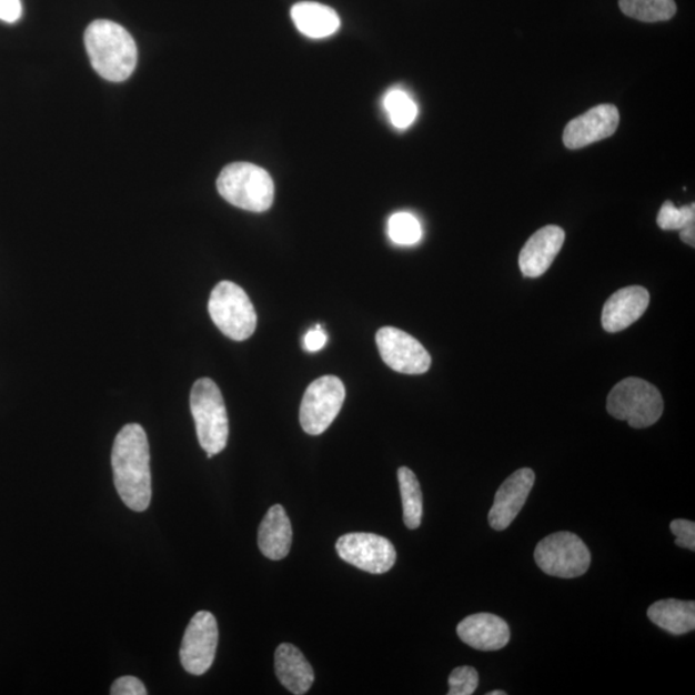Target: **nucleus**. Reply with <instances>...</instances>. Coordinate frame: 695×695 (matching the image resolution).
I'll return each mask as SVG.
<instances>
[{
  "label": "nucleus",
  "mask_w": 695,
  "mask_h": 695,
  "mask_svg": "<svg viewBox=\"0 0 695 695\" xmlns=\"http://www.w3.org/2000/svg\"><path fill=\"white\" fill-rule=\"evenodd\" d=\"M651 302L649 291L643 286H627L616 291L604 304L602 323L608 333H620L643 316Z\"/></svg>",
  "instance_id": "obj_15"
},
{
  "label": "nucleus",
  "mask_w": 695,
  "mask_h": 695,
  "mask_svg": "<svg viewBox=\"0 0 695 695\" xmlns=\"http://www.w3.org/2000/svg\"><path fill=\"white\" fill-rule=\"evenodd\" d=\"M535 480V472L523 467L501 484L488 514L493 530L504 531L515 521L530 496Z\"/></svg>",
  "instance_id": "obj_13"
},
{
  "label": "nucleus",
  "mask_w": 695,
  "mask_h": 695,
  "mask_svg": "<svg viewBox=\"0 0 695 695\" xmlns=\"http://www.w3.org/2000/svg\"><path fill=\"white\" fill-rule=\"evenodd\" d=\"M449 684V695H472L479 688L480 676L473 667H457L452 671Z\"/></svg>",
  "instance_id": "obj_26"
},
{
  "label": "nucleus",
  "mask_w": 695,
  "mask_h": 695,
  "mask_svg": "<svg viewBox=\"0 0 695 695\" xmlns=\"http://www.w3.org/2000/svg\"><path fill=\"white\" fill-rule=\"evenodd\" d=\"M681 239L686 245L695 246V222L681 230Z\"/></svg>",
  "instance_id": "obj_31"
},
{
  "label": "nucleus",
  "mask_w": 695,
  "mask_h": 695,
  "mask_svg": "<svg viewBox=\"0 0 695 695\" xmlns=\"http://www.w3.org/2000/svg\"><path fill=\"white\" fill-rule=\"evenodd\" d=\"M564 240L565 232L557 225H546L533 233L520 255V266L524 276L531 279L543 276L560 254Z\"/></svg>",
  "instance_id": "obj_14"
},
{
  "label": "nucleus",
  "mask_w": 695,
  "mask_h": 695,
  "mask_svg": "<svg viewBox=\"0 0 695 695\" xmlns=\"http://www.w3.org/2000/svg\"><path fill=\"white\" fill-rule=\"evenodd\" d=\"M200 446L212 459L228 446L230 425L220 387L212 379L197 380L190 395Z\"/></svg>",
  "instance_id": "obj_3"
},
{
  "label": "nucleus",
  "mask_w": 695,
  "mask_h": 695,
  "mask_svg": "<svg viewBox=\"0 0 695 695\" xmlns=\"http://www.w3.org/2000/svg\"><path fill=\"white\" fill-rule=\"evenodd\" d=\"M336 552L344 562L373 575L390 572L397 561L391 541L374 533H348L338 540Z\"/></svg>",
  "instance_id": "obj_9"
},
{
  "label": "nucleus",
  "mask_w": 695,
  "mask_h": 695,
  "mask_svg": "<svg viewBox=\"0 0 695 695\" xmlns=\"http://www.w3.org/2000/svg\"><path fill=\"white\" fill-rule=\"evenodd\" d=\"M376 344L385 365L397 373L422 375L431 369L432 357L414 336L392 326L382 328Z\"/></svg>",
  "instance_id": "obj_10"
},
{
  "label": "nucleus",
  "mask_w": 695,
  "mask_h": 695,
  "mask_svg": "<svg viewBox=\"0 0 695 695\" xmlns=\"http://www.w3.org/2000/svg\"><path fill=\"white\" fill-rule=\"evenodd\" d=\"M620 125V112L614 104H600L570 121L564 129L563 142L570 150L608 139Z\"/></svg>",
  "instance_id": "obj_12"
},
{
  "label": "nucleus",
  "mask_w": 695,
  "mask_h": 695,
  "mask_svg": "<svg viewBox=\"0 0 695 695\" xmlns=\"http://www.w3.org/2000/svg\"><path fill=\"white\" fill-rule=\"evenodd\" d=\"M487 695H506V692H504V691H495V692L487 693Z\"/></svg>",
  "instance_id": "obj_32"
},
{
  "label": "nucleus",
  "mask_w": 695,
  "mask_h": 695,
  "mask_svg": "<svg viewBox=\"0 0 695 695\" xmlns=\"http://www.w3.org/2000/svg\"><path fill=\"white\" fill-rule=\"evenodd\" d=\"M457 635L476 651L493 652L505 648L511 641V628L495 614L476 613L460 622Z\"/></svg>",
  "instance_id": "obj_16"
},
{
  "label": "nucleus",
  "mask_w": 695,
  "mask_h": 695,
  "mask_svg": "<svg viewBox=\"0 0 695 695\" xmlns=\"http://www.w3.org/2000/svg\"><path fill=\"white\" fill-rule=\"evenodd\" d=\"M535 561L546 575L560 578H576L592 564V554L584 541L571 532H557L540 541Z\"/></svg>",
  "instance_id": "obj_7"
},
{
  "label": "nucleus",
  "mask_w": 695,
  "mask_h": 695,
  "mask_svg": "<svg viewBox=\"0 0 695 695\" xmlns=\"http://www.w3.org/2000/svg\"><path fill=\"white\" fill-rule=\"evenodd\" d=\"M209 314L232 341L244 342L255 333L256 312L245 290L231 281L218 284L209 298Z\"/></svg>",
  "instance_id": "obj_6"
},
{
  "label": "nucleus",
  "mask_w": 695,
  "mask_h": 695,
  "mask_svg": "<svg viewBox=\"0 0 695 695\" xmlns=\"http://www.w3.org/2000/svg\"><path fill=\"white\" fill-rule=\"evenodd\" d=\"M345 400V387L336 376H322L306 387L301 405V425L306 434L326 432Z\"/></svg>",
  "instance_id": "obj_8"
},
{
  "label": "nucleus",
  "mask_w": 695,
  "mask_h": 695,
  "mask_svg": "<svg viewBox=\"0 0 695 695\" xmlns=\"http://www.w3.org/2000/svg\"><path fill=\"white\" fill-rule=\"evenodd\" d=\"M220 195L233 207L263 213L274 200V183L269 172L250 163H233L218 177Z\"/></svg>",
  "instance_id": "obj_4"
},
{
  "label": "nucleus",
  "mask_w": 695,
  "mask_h": 695,
  "mask_svg": "<svg viewBox=\"0 0 695 695\" xmlns=\"http://www.w3.org/2000/svg\"><path fill=\"white\" fill-rule=\"evenodd\" d=\"M676 536L675 544L681 547L695 551V523L685 520H676L669 525Z\"/></svg>",
  "instance_id": "obj_27"
},
{
  "label": "nucleus",
  "mask_w": 695,
  "mask_h": 695,
  "mask_svg": "<svg viewBox=\"0 0 695 695\" xmlns=\"http://www.w3.org/2000/svg\"><path fill=\"white\" fill-rule=\"evenodd\" d=\"M403 505V521L409 530H416L423 521V493L414 472L406 466L399 471Z\"/></svg>",
  "instance_id": "obj_21"
},
{
  "label": "nucleus",
  "mask_w": 695,
  "mask_h": 695,
  "mask_svg": "<svg viewBox=\"0 0 695 695\" xmlns=\"http://www.w3.org/2000/svg\"><path fill=\"white\" fill-rule=\"evenodd\" d=\"M387 234L394 244L402 246L415 245L423 238L422 224L410 213H395L387 221Z\"/></svg>",
  "instance_id": "obj_24"
},
{
  "label": "nucleus",
  "mask_w": 695,
  "mask_h": 695,
  "mask_svg": "<svg viewBox=\"0 0 695 695\" xmlns=\"http://www.w3.org/2000/svg\"><path fill=\"white\" fill-rule=\"evenodd\" d=\"M293 544V530L285 508L273 505L266 512L258 532V545L265 557L271 561L284 560Z\"/></svg>",
  "instance_id": "obj_17"
},
{
  "label": "nucleus",
  "mask_w": 695,
  "mask_h": 695,
  "mask_svg": "<svg viewBox=\"0 0 695 695\" xmlns=\"http://www.w3.org/2000/svg\"><path fill=\"white\" fill-rule=\"evenodd\" d=\"M328 343V335L325 330H323L320 325L313 328L306 333L304 338V346L309 352H318L321 351L323 346Z\"/></svg>",
  "instance_id": "obj_30"
},
{
  "label": "nucleus",
  "mask_w": 695,
  "mask_h": 695,
  "mask_svg": "<svg viewBox=\"0 0 695 695\" xmlns=\"http://www.w3.org/2000/svg\"><path fill=\"white\" fill-rule=\"evenodd\" d=\"M21 0H0V21L14 23L21 19Z\"/></svg>",
  "instance_id": "obj_29"
},
{
  "label": "nucleus",
  "mask_w": 695,
  "mask_h": 695,
  "mask_svg": "<svg viewBox=\"0 0 695 695\" xmlns=\"http://www.w3.org/2000/svg\"><path fill=\"white\" fill-rule=\"evenodd\" d=\"M85 50L97 74L112 83L131 78L139 60L134 39L119 23L97 20L85 30Z\"/></svg>",
  "instance_id": "obj_2"
},
{
  "label": "nucleus",
  "mask_w": 695,
  "mask_h": 695,
  "mask_svg": "<svg viewBox=\"0 0 695 695\" xmlns=\"http://www.w3.org/2000/svg\"><path fill=\"white\" fill-rule=\"evenodd\" d=\"M291 19L303 36L323 39L341 29V19L333 8L316 2H301L291 8Z\"/></svg>",
  "instance_id": "obj_19"
},
{
  "label": "nucleus",
  "mask_w": 695,
  "mask_h": 695,
  "mask_svg": "<svg viewBox=\"0 0 695 695\" xmlns=\"http://www.w3.org/2000/svg\"><path fill=\"white\" fill-rule=\"evenodd\" d=\"M384 108L392 124L397 129H406L417 117V107L410 94L403 89L394 88L384 97Z\"/></svg>",
  "instance_id": "obj_23"
},
{
  "label": "nucleus",
  "mask_w": 695,
  "mask_h": 695,
  "mask_svg": "<svg viewBox=\"0 0 695 695\" xmlns=\"http://www.w3.org/2000/svg\"><path fill=\"white\" fill-rule=\"evenodd\" d=\"M607 410L613 417L624 420L635 430H643L656 424L664 414V400L653 384L627 377L611 391Z\"/></svg>",
  "instance_id": "obj_5"
},
{
  "label": "nucleus",
  "mask_w": 695,
  "mask_h": 695,
  "mask_svg": "<svg viewBox=\"0 0 695 695\" xmlns=\"http://www.w3.org/2000/svg\"><path fill=\"white\" fill-rule=\"evenodd\" d=\"M648 617L654 625L671 635H685L695 628V603L677 600L659 601L651 605Z\"/></svg>",
  "instance_id": "obj_20"
},
{
  "label": "nucleus",
  "mask_w": 695,
  "mask_h": 695,
  "mask_svg": "<svg viewBox=\"0 0 695 695\" xmlns=\"http://www.w3.org/2000/svg\"><path fill=\"white\" fill-rule=\"evenodd\" d=\"M695 222V204L685 205L681 209L676 208L673 201H666L662 205L657 223L665 231H681L691 223Z\"/></svg>",
  "instance_id": "obj_25"
},
{
  "label": "nucleus",
  "mask_w": 695,
  "mask_h": 695,
  "mask_svg": "<svg viewBox=\"0 0 695 695\" xmlns=\"http://www.w3.org/2000/svg\"><path fill=\"white\" fill-rule=\"evenodd\" d=\"M621 11L643 22L668 21L676 13L675 0H620Z\"/></svg>",
  "instance_id": "obj_22"
},
{
  "label": "nucleus",
  "mask_w": 695,
  "mask_h": 695,
  "mask_svg": "<svg viewBox=\"0 0 695 695\" xmlns=\"http://www.w3.org/2000/svg\"><path fill=\"white\" fill-rule=\"evenodd\" d=\"M274 669L285 688L296 695L305 694L314 682V671L303 653L291 644H281L274 653Z\"/></svg>",
  "instance_id": "obj_18"
},
{
  "label": "nucleus",
  "mask_w": 695,
  "mask_h": 695,
  "mask_svg": "<svg viewBox=\"0 0 695 695\" xmlns=\"http://www.w3.org/2000/svg\"><path fill=\"white\" fill-rule=\"evenodd\" d=\"M119 496L133 512H144L152 497L150 446L140 424H128L115 439L111 454Z\"/></svg>",
  "instance_id": "obj_1"
},
{
  "label": "nucleus",
  "mask_w": 695,
  "mask_h": 695,
  "mask_svg": "<svg viewBox=\"0 0 695 695\" xmlns=\"http://www.w3.org/2000/svg\"><path fill=\"white\" fill-rule=\"evenodd\" d=\"M218 624L212 613L201 611L185 628L180 657L189 674L200 676L212 667L218 646Z\"/></svg>",
  "instance_id": "obj_11"
},
{
  "label": "nucleus",
  "mask_w": 695,
  "mask_h": 695,
  "mask_svg": "<svg viewBox=\"0 0 695 695\" xmlns=\"http://www.w3.org/2000/svg\"><path fill=\"white\" fill-rule=\"evenodd\" d=\"M112 695H145L144 685L139 678L133 676H124L118 678V681L111 686Z\"/></svg>",
  "instance_id": "obj_28"
}]
</instances>
